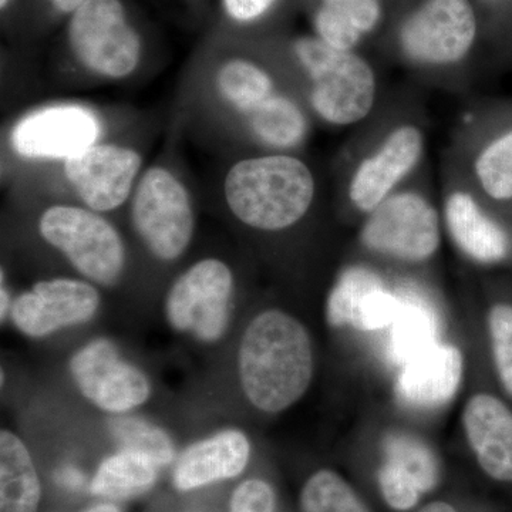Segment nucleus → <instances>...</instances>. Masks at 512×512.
I'll return each instance as SVG.
<instances>
[{
    "label": "nucleus",
    "mask_w": 512,
    "mask_h": 512,
    "mask_svg": "<svg viewBox=\"0 0 512 512\" xmlns=\"http://www.w3.org/2000/svg\"><path fill=\"white\" fill-rule=\"evenodd\" d=\"M239 386L258 412L279 414L305 396L313 380L312 338L301 320L282 309L259 312L239 340Z\"/></svg>",
    "instance_id": "nucleus-1"
},
{
    "label": "nucleus",
    "mask_w": 512,
    "mask_h": 512,
    "mask_svg": "<svg viewBox=\"0 0 512 512\" xmlns=\"http://www.w3.org/2000/svg\"><path fill=\"white\" fill-rule=\"evenodd\" d=\"M225 200L237 220L259 231H282L305 217L315 180L301 160L265 156L239 161L229 170Z\"/></svg>",
    "instance_id": "nucleus-2"
},
{
    "label": "nucleus",
    "mask_w": 512,
    "mask_h": 512,
    "mask_svg": "<svg viewBox=\"0 0 512 512\" xmlns=\"http://www.w3.org/2000/svg\"><path fill=\"white\" fill-rule=\"evenodd\" d=\"M295 53L311 76V103L323 120L348 126L365 119L375 104L376 79L362 57L316 37L299 39Z\"/></svg>",
    "instance_id": "nucleus-3"
},
{
    "label": "nucleus",
    "mask_w": 512,
    "mask_h": 512,
    "mask_svg": "<svg viewBox=\"0 0 512 512\" xmlns=\"http://www.w3.org/2000/svg\"><path fill=\"white\" fill-rule=\"evenodd\" d=\"M39 232L50 247L59 249L87 281L116 285L126 266V248L117 229L99 212L55 205L43 212Z\"/></svg>",
    "instance_id": "nucleus-4"
},
{
    "label": "nucleus",
    "mask_w": 512,
    "mask_h": 512,
    "mask_svg": "<svg viewBox=\"0 0 512 512\" xmlns=\"http://www.w3.org/2000/svg\"><path fill=\"white\" fill-rule=\"evenodd\" d=\"M234 295L231 268L221 259H201L178 276L168 289L165 320L174 332L214 345L228 332Z\"/></svg>",
    "instance_id": "nucleus-5"
},
{
    "label": "nucleus",
    "mask_w": 512,
    "mask_h": 512,
    "mask_svg": "<svg viewBox=\"0 0 512 512\" xmlns=\"http://www.w3.org/2000/svg\"><path fill=\"white\" fill-rule=\"evenodd\" d=\"M69 373L84 399L109 416L134 413L153 394L146 372L127 360L109 338L80 346L70 357Z\"/></svg>",
    "instance_id": "nucleus-6"
},
{
    "label": "nucleus",
    "mask_w": 512,
    "mask_h": 512,
    "mask_svg": "<svg viewBox=\"0 0 512 512\" xmlns=\"http://www.w3.org/2000/svg\"><path fill=\"white\" fill-rule=\"evenodd\" d=\"M131 220L148 251L165 262L180 258L194 235L190 195L161 167L150 168L141 178L131 205Z\"/></svg>",
    "instance_id": "nucleus-7"
},
{
    "label": "nucleus",
    "mask_w": 512,
    "mask_h": 512,
    "mask_svg": "<svg viewBox=\"0 0 512 512\" xmlns=\"http://www.w3.org/2000/svg\"><path fill=\"white\" fill-rule=\"evenodd\" d=\"M70 46L83 66L121 79L140 62V37L128 26L120 0H84L73 12Z\"/></svg>",
    "instance_id": "nucleus-8"
},
{
    "label": "nucleus",
    "mask_w": 512,
    "mask_h": 512,
    "mask_svg": "<svg viewBox=\"0 0 512 512\" xmlns=\"http://www.w3.org/2000/svg\"><path fill=\"white\" fill-rule=\"evenodd\" d=\"M362 242L379 254L403 261H426L440 247L439 215L416 192L390 195L370 212Z\"/></svg>",
    "instance_id": "nucleus-9"
},
{
    "label": "nucleus",
    "mask_w": 512,
    "mask_h": 512,
    "mask_svg": "<svg viewBox=\"0 0 512 512\" xmlns=\"http://www.w3.org/2000/svg\"><path fill=\"white\" fill-rule=\"evenodd\" d=\"M100 305V293L92 282L45 279L13 299L9 320L26 338L45 339L64 329L92 322Z\"/></svg>",
    "instance_id": "nucleus-10"
},
{
    "label": "nucleus",
    "mask_w": 512,
    "mask_h": 512,
    "mask_svg": "<svg viewBox=\"0 0 512 512\" xmlns=\"http://www.w3.org/2000/svg\"><path fill=\"white\" fill-rule=\"evenodd\" d=\"M476 33L468 0H427L404 23L400 39L404 52L416 62L448 64L467 55Z\"/></svg>",
    "instance_id": "nucleus-11"
},
{
    "label": "nucleus",
    "mask_w": 512,
    "mask_h": 512,
    "mask_svg": "<svg viewBox=\"0 0 512 512\" xmlns=\"http://www.w3.org/2000/svg\"><path fill=\"white\" fill-rule=\"evenodd\" d=\"M141 167L131 148L94 144L64 161V174L89 210H116L130 197Z\"/></svg>",
    "instance_id": "nucleus-12"
},
{
    "label": "nucleus",
    "mask_w": 512,
    "mask_h": 512,
    "mask_svg": "<svg viewBox=\"0 0 512 512\" xmlns=\"http://www.w3.org/2000/svg\"><path fill=\"white\" fill-rule=\"evenodd\" d=\"M99 133V121L92 111L80 106H55L19 121L12 141L20 156L66 161L94 146Z\"/></svg>",
    "instance_id": "nucleus-13"
},
{
    "label": "nucleus",
    "mask_w": 512,
    "mask_h": 512,
    "mask_svg": "<svg viewBox=\"0 0 512 512\" xmlns=\"http://www.w3.org/2000/svg\"><path fill=\"white\" fill-rule=\"evenodd\" d=\"M423 136L419 128L403 126L394 130L383 146L359 165L349 197L359 210L372 212L419 163Z\"/></svg>",
    "instance_id": "nucleus-14"
},
{
    "label": "nucleus",
    "mask_w": 512,
    "mask_h": 512,
    "mask_svg": "<svg viewBox=\"0 0 512 512\" xmlns=\"http://www.w3.org/2000/svg\"><path fill=\"white\" fill-rule=\"evenodd\" d=\"M251 458V441L245 431L228 427L195 441L177 457L173 484L192 491L238 477Z\"/></svg>",
    "instance_id": "nucleus-15"
},
{
    "label": "nucleus",
    "mask_w": 512,
    "mask_h": 512,
    "mask_svg": "<svg viewBox=\"0 0 512 512\" xmlns=\"http://www.w3.org/2000/svg\"><path fill=\"white\" fill-rule=\"evenodd\" d=\"M463 427L484 473L501 483H512L510 407L493 394H474L464 406Z\"/></svg>",
    "instance_id": "nucleus-16"
},
{
    "label": "nucleus",
    "mask_w": 512,
    "mask_h": 512,
    "mask_svg": "<svg viewBox=\"0 0 512 512\" xmlns=\"http://www.w3.org/2000/svg\"><path fill=\"white\" fill-rule=\"evenodd\" d=\"M464 377V356L454 345H430L410 357L397 382V394L410 406L436 409L450 402Z\"/></svg>",
    "instance_id": "nucleus-17"
},
{
    "label": "nucleus",
    "mask_w": 512,
    "mask_h": 512,
    "mask_svg": "<svg viewBox=\"0 0 512 512\" xmlns=\"http://www.w3.org/2000/svg\"><path fill=\"white\" fill-rule=\"evenodd\" d=\"M446 222L458 248L474 261L497 264L510 254L507 232L467 192H454L448 197Z\"/></svg>",
    "instance_id": "nucleus-18"
},
{
    "label": "nucleus",
    "mask_w": 512,
    "mask_h": 512,
    "mask_svg": "<svg viewBox=\"0 0 512 512\" xmlns=\"http://www.w3.org/2000/svg\"><path fill=\"white\" fill-rule=\"evenodd\" d=\"M42 485L25 441L12 430L0 431V512H36Z\"/></svg>",
    "instance_id": "nucleus-19"
},
{
    "label": "nucleus",
    "mask_w": 512,
    "mask_h": 512,
    "mask_svg": "<svg viewBox=\"0 0 512 512\" xmlns=\"http://www.w3.org/2000/svg\"><path fill=\"white\" fill-rule=\"evenodd\" d=\"M160 466L138 451L119 448L104 458L90 481V493L107 500H127L147 493L157 483Z\"/></svg>",
    "instance_id": "nucleus-20"
},
{
    "label": "nucleus",
    "mask_w": 512,
    "mask_h": 512,
    "mask_svg": "<svg viewBox=\"0 0 512 512\" xmlns=\"http://www.w3.org/2000/svg\"><path fill=\"white\" fill-rule=\"evenodd\" d=\"M107 429L119 448L146 454L161 468L170 466L177 460L171 434L146 417L134 413L110 416Z\"/></svg>",
    "instance_id": "nucleus-21"
},
{
    "label": "nucleus",
    "mask_w": 512,
    "mask_h": 512,
    "mask_svg": "<svg viewBox=\"0 0 512 512\" xmlns=\"http://www.w3.org/2000/svg\"><path fill=\"white\" fill-rule=\"evenodd\" d=\"M251 128L259 140L276 148L298 146L306 134V119L288 97L271 96L249 113Z\"/></svg>",
    "instance_id": "nucleus-22"
},
{
    "label": "nucleus",
    "mask_w": 512,
    "mask_h": 512,
    "mask_svg": "<svg viewBox=\"0 0 512 512\" xmlns=\"http://www.w3.org/2000/svg\"><path fill=\"white\" fill-rule=\"evenodd\" d=\"M218 89L238 110L251 113L259 104L274 96L271 76L248 60L225 63L217 76Z\"/></svg>",
    "instance_id": "nucleus-23"
},
{
    "label": "nucleus",
    "mask_w": 512,
    "mask_h": 512,
    "mask_svg": "<svg viewBox=\"0 0 512 512\" xmlns=\"http://www.w3.org/2000/svg\"><path fill=\"white\" fill-rule=\"evenodd\" d=\"M380 286H383L382 279L365 268L343 272L326 302V319L330 325H359L367 298Z\"/></svg>",
    "instance_id": "nucleus-24"
},
{
    "label": "nucleus",
    "mask_w": 512,
    "mask_h": 512,
    "mask_svg": "<svg viewBox=\"0 0 512 512\" xmlns=\"http://www.w3.org/2000/svg\"><path fill=\"white\" fill-rule=\"evenodd\" d=\"M302 512H370L345 478L319 470L308 478L301 493Z\"/></svg>",
    "instance_id": "nucleus-25"
},
{
    "label": "nucleus",
    "mask_w": 512,
    "mask_h": 512,
    "mask_svg": "<svg viewBox=\"0 0 512 512\" xmlns=\"http://www.w3.org/2000/svg\"><path fill=\"white\" fill-rule=\"evenodd\" d=\"M474 171L491 200L512 201V127L495 136L481 150Z\"/></svg>",
    "instance_id": "nucleus-26"
},
{
    "label": "nucleus",
    "mask_w": 512,
    "mask_h": 512,
    "mask_svg": "<svg viewBox=\"0 0 512 512\" xmlns=\"http://www.w3.org/2000/svg\"><path fill=\"white\" fill-rule=\"evenodd\" d=\"M386 460H392L416 477L424 493L439 481V466L429 447L409 436H392L386 441Z\"/></svg>",
    "instance_id": "nucleus-27"
},
{
    "label": "nucleus",
    "mask_w": 512,
    "mask_h": 512,
    "mask_svg": "<svg viewBox=\"0 0 512 512\" xmlns=\"http://www.w3.org/2000/svg\"><path fill=\"white\" fill-rule=\"evenodd\" d=\"M495 369L504 389L512 396V305L497 303L488 313Z\"/></svg>",
    "instance_id": "nucleus-28"
},
{
    "label": "nucleus",
    "mask_w": 512,
    "mask_h": 512,
    "mask_svg": "<svg viewBox=\"0 0 512 512\" xmlns=\"http://www.w3.org/2000/svg\"><path fill=\"white\" fill-rule=\"evenodd\" d=\"M380 490L386 503L397 511L412 510L424 494L416 477L392 460H386L379 471Z\"/></svg>",
    "instance_id": "nucleus-29"
},
{
    "label": "nucleus",
    "mask_w": 512,
    "mask_h": 512,
    "mask_svg": "<svg viewBox=\"0 0 512 512\" xmlns=\"http://www.w3.org/2000/svg\"><path fill=\"white\" fill-rule=\"evenodd\" d=\"M315 23L319 39L343 52H350L362 35L346 16L328 5L319 10Z\"/></svg>",
    "instance_id": "nucleus-30"
},
{
    "label": "nucleus",
    "mask_w": 512,
    "mask_h": 512,
    "mask_svg": "<svg viewBox=\"0 0 512 512\" xmlns=\"http://www.w3.org/2000/svg\"><path fill=\"white\" fill-rule=\"evenodd\" d=\"M276 495L271 484L251 478L235 488L229 512H275Z\"/></svg>",
    "instance_id": "nucleus-31"
},
{
    "label": "nucleus",
    "mask_w": 512,
    "mask_h": 512,
    "mask_svg": "<svg viewBox=\"0 0 512 512\" xmlns=\"http://www.w3.org/2000/svg\"><path fill=\"white\" fill-rule=\"evenodd\" d=\"M343 16H346L360 32H370L380 19V5L377 0H325Z\"/></svg>",
    "instance_id": "nucleus-32"
},
{
    "label": "nucleus",
    "mask_w": 512,
    "mask_h": 512,
    "mask_svg": "<svg viewBox=\"0 0 512 512\" xmlns=\"http://www.w3.org/2000/svg\"><path fill=\"white\" fill-rule=\"evenodd\" d=\"M225 9L238 22H251L264 15L274 0H224Z\"/></svg>",
    "instance_id": "nucleus-33"
},
{
    "label": "nucleus",
    "mask_w": 512,
    "mask_h": 512,
    "mask_svg": "<svg viewBox=\"0 0 512 512\" xmlns=\"http://www.w3.org/2000/svg\"><path fill=\"white\" fill-rule=\"evenodd\" d=\"M55 481L64 490L77 491L86 484V477H84L80 468L73 466V464H64V466L57 468Z\"/></svg>",
    "instance_id": "nucleus-34"
},
{
    "label": "nucleus",
    "mask_w": 512,
    "mask_h": 512,
    "mask_svg": "<svg viewBox=\"0 0 512 512\" xmlns=\"http://www.w3.org/2000/svg\"><path fill=\"white\" fill-rule=\"evenodd\" d=\"M12 305L13 299L10 296L8 285L5 284V271H2V286H0V319H2V323L9 320Z\"/></svg>",
    "instance_id": "nucleus-35"
},
{
    "label": "nucleus",
    "mask_w": 512,
    "mask_h": 512,
    "mask_svg": "<svg viewBox=\"0 0 512 512\" xmlns=\"http://www.w3.org/2000/svg\"><path fill=\"white\" fill-rule=\"evenodd\" d=\"M57 9L62 12H76L77 8L84 2V0H50Z\"/></svg>",
    "instance_id": "nucleus-36"
},
{
    "label": "nucleus",
    "mask_w": 512,
    "mask_h": 512,
    "mask_svg": "<svg viewBox=\"0 0 512 512\" xmlns=\"http://www.w3.org/2000/svg\"><path fill=\"white\" fill-rule=\"evenodd\" d=\"M419 512H457V510L444 501H436V503L427 504Z\"/></svg>",
    "instance_id": "nucleus-37"
},
{
    "label": "nucleus",
    "mask_w": 512,
    "mask_h": 512,
    "mask_svg": "<svg viewBox=\"0 0 512 512\" xmlns=\"http://www.w3.org/2000/svg\"><path fill=\"white\" fill-rule=\"evenodd\" d=\"M83 512H121L120 508L117 505L110 503H103L93 505V507L87 508L86 511Z\"/></svg>",
    "instance_id": "nucleus-38"
},
{
    "label": "nucleus",
    "mask_w": 512,
    "mask_h": 512,
    "mask_svg": "<svg viewBox=\"0 0 512 512\" xmlns=\"http://www.w3.org/2000/svg\"><path fill=\"white\" fill-rule=\"evenodd\" d=\"M8 2L9 0H0V6H2V8H5V6L8 5Z\"/></svg>",
    "instance_id": "nucleus-39"
}]
</instances>
